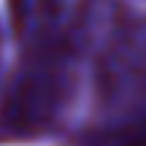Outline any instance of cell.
<instances>
[{
    "instance_id": "cell-1",
    "label": "cell",
    "mask_w": 146,
    "mask_h": 146,
    "mask_svg": "<svg viewBox=\"0 0 146 146\" xmlns=\"http://www.w3.org/2000/svg\"><path fill=\"white\" fill-rule=\"evenodd\" d=\"M33 41L0 100V135H41L57 122L70 95L76 35L62 0H22Z\"/></svg>"
},
{
    "instance_id": "cell-2",
    "label": "cell",
    "mask_w": 146,
    "mask_h": 146,
    "mask_svg": "<svg viewBox=\"0 0 146 146\" xmlns=\"http://www.w3.org/2000/svg\"><path fill=\"white\" fill-rule=\"evenodd\" d=\"M98 92L106 103L146 111V16L119 25L98 57Z\"/></svg>"
},
{
    "instance_id": "cell-3",
    "label": "cell",
    "mask_w": 146,
    "mask_h": 146,
    "mask_svg": "<svg viewBox=\"0 0 146 146\" xmlns=\"http://www.w3.org/2000/svg\"><path fill=\"white\" fill-rule=\"evenodd\" d=\"M87 146H146V111L95 133Z\"/></svg>"
}]
</instances>
